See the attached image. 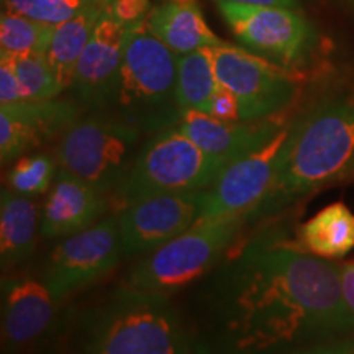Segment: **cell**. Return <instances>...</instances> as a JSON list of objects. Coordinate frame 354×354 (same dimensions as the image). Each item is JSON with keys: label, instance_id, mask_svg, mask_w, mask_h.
<instances>
[{"label": "cell", "instance_id": "obj_26", "mask_svg": "<svg viewBox=\"0 0 354 354\" xmlns=\"http://www.w3.org/2000/svg\"><path fill=\"white\" fill-rule=\"evenodd\" d=\"M109 3L110 0H2V8L57 26L87 8Z\"/></svg>", "mask_w": 354, "mask_h": 354}, {"label": "cell", "instance_id": "obj_25", "mask_svg": "<svg viewBox=\"0 0 354 354\" xmlns=\"http://www.w3.org/2000/svg\"><path fill=\"white\" fill-rule=\"evenodd\" d=\"M56 166V159L44 153L20 158V161H17V165L8 171V189L26 197L44 194L55 183Z\"/></svg>", "mask_w": 354, "mask_h": 354}, {"label": "cell", "instance_id": "obj_15", "mask_svg": "<svg viewBox=\"0 0 354 354\" xmlns=\"http://www.w3.org/2000/svg\"><path fill=\"white\" fill-rule=\"evenodd\" d=\"M59 304L43 281L2 279V348L8 354L33 349L46 338Z\"/></svg>", "mask_w": 354, "mask_h": 354}, {"label": "cell", "instance_id": "obj_1", "mask_svg": "<svg viewBox=\"0 0 354 354\" xmlns=\"http://www.w3.org/2000/svg\"><path fill=\"white\" fill-rule=\"evenodd\" d=\"M210 284L209 322L223 354H266L354 330L342 268L290 243L250 241Z\"/></svg>", "mask_w": 354, "mask_h": 354}, {"label": "cell", "instance_id": "obj_7", "mask_svg": "<svg viewBox=\"0 0 354 354\" xmlns=\"http://www.w3.org/2000/svg\"><path fill=\"white\" fill-rule=\"evenodd\" d=\"M248 221L246 215L202 220L136 264L127 284L171 294L214 269Z\"/></svg>", "mask_w": 354, "mask_h": 354}, {"label": "cell", "instance_id": "obj_3", "mask_svg": "<svg viewBox=\"0 0 354 354\" xmlns=\"http://www.w3.org/2000/svg\"><path fill=\"white\" fill-rule=\"evenodd\" d=\"M76 354H189V338L165 294L118 287L81 318Z\"/></svg>", "mask_w": 354, "mask_h": 354}, {"label": "cell", "instance_id": "obj_31", "mask_svg": "<svg viewBox=\"0 0 354 354\" xmlns=\"http://www.w3.org/2000/svg\"><path fill=\"white\" fill-rule=\"evenodd\" d=\"M342 287L344 300L354 313V263L344 264L342 268Z\"/></svg>", "mask_w": 354, "mask_h": 354}, {"label": "cell", "instance_id": "obj_5", "mask_svg": "<svg viewBox=\"0 0 354 354\" xmlns=\"http://www.w3.org/2000/svg\"><path fill=\"white\" fill-rule=\"evenodd\" d=\"M227 166L223 159L202 151L177 127L166 128L145 141L115 198L123 209L158 194L209 189Z\"/></svg>", "mask_w": 354, "mask_h": 354}, {"label": "cell", "instance_id": "obj_24", "mask_svg": "<svg viewBox=\"0 0 354 354\" xmlns=\"http://www.w3.org/2000/svg\"><path fill=\"white\" fill-rule=\"evenodd\" d=\"M0 59L10 64L24 87L26 100H50L64 92L50 61L43 53L0 55Z\"/></svg>", "mask_w": 354, "mask_h": 354}, {"label": "cell", "instance_id": "obj_22", "mask_svg": "<svg viewBox=\"0 0 354 354\" xmlns=\"http://www.w3.org/2000/svg\"><path fill=\"white\" fill-rule=\"evenodd\" d=\"M220 88L210 48L177 56V100L180 110H209L212 97Z\"/></svg>", "mask_w": 354, "mask_h": 354}, {"label": "cell", "instance_id": "obj_29", "mask_svg": "<svg viewBox=\"0 0 354 354\" xmlns=\"http://www.w3.org/2000/svg\"><path fill=\"white\" fill-rule=\"evenodd\" d=\"M26 100L25 91L7 61L0 59V105L19 104Z\"/></svg>", "mask_w": 354, "mask_h": 354}, {"label": "cell", "instance_id": "obj_4", "mask_svg": "<svg viewBox=\"0 0 354 354\" xmlns=\"http://www.w3.org/2000/svg\"><path fill=\"white\" fill-rule=\"evenodd\" d=\"M105 115L154 133L176 127L183 110L177 100V56L154 37L146 19L128 25L117 87Z\"/></svg>", "mask_w": 354, "mask_h": 354}, {"label": "cell", "instance_id": "obj_8", "mask_svg": "<svg viewBox=\"0 0 354 354\" xmlns=\"http://www.w3.org/2000/svg\"><path fill=\"white\" fill-rule=\"evenodd\" d=\"M220 15L243 48L297 74L315 55L320 35L300 10L216 2Z\"/></svg>", "mask_w": 354, "mask_h": 354}, {"label": "cell", "instance_id": "obj_17", "mask_svg": "<svg viewBox=\"0 0 354 354\" xmlns=\"http://www.w3.org/2000/svg\"><path fill=\"white\" fill-rule=\"evenodd\" d=\"M176 127L202 151L223 159L230 165L268 143L284 125L274 118L258 122H225L198 110H184Z\"/></svg>", "mask_w": 354, "mask_h": 354}, {"label": "cell", "instance_id": "obj_10", "mask_svg": "<svg viewBox=\"0 0 354 354\" xmlns=\"http://www.w3.org/2000/svg\"><path fill=\"white\" fill-rule=\"evenodd\" d=\"M118 215H109L55 246L44 268L43 282L57 304L109 274L120 259Z\"/></svg>", "mask_w": 354, "mask_h": 354}, {"label": "cell", "instance_id": "obj_11", "mask_svg": "<svg viewBox=\"0 0 354 354\" xmlns=\"http://www.w3.org/2000/svg\"><path fill=\"white\" fill-rule=\"evenodd\" d=\"M292 127H282L268 143L230 162L205 189L197 221L228 215H250L258 209L281 169Z\"/></svg>", "mask_w": 354, "mask_h": 354}, {"label": "cell", "instance_id": "obj_20", "mask_svg": "<svg viewBox=\"0 0 354 354\" xmlns=\"http://www.w3.org/2000/svg\"><path fill=\"white\" fill-rule=\"evenodd\" d=\"M107 7L109 6H97L87 8L55 28L44 56L50 61L63 91H68L73 86L79 59L94 33L97 21Z\"/></svg>", "mask_w": 354, "mask_h": 354}, {"label": "cell", "instance_id": "obj_27", "mask_svg": "<svg viewBox=\"0 0 354 354\" xmlns=\"http://www.w3.org/2000/svg\"><path fill=\"white\" fill-rule=\"evenodd\" d=\"M207 113L212 115V117L218 118V120L241 122L240 104H238L236 97L221 86L218 91L215 92V95L212 97Z\"/></svg>", "mask_w": 354, "mask_h": 354}, {"label": "cell", "instance_id": "obj_33", "mask_svg": "<svg viewBox=\"0 0 354 354\" xmlns=\"http://www.w3.org/2000/svg\"><path fill=\"white\" fill-rule=\"evenodd\" d=\"M351 2H354V0H351Z\"/></svg>", "mask_w": 354, "mask_h": 354}, {"label": "cell", "instance_id": "obj_32", "mask_svg": "<svg viewBox=\"0 0 354 354\" xmlns=\"http://www.w3.org/2000/svg\"><path fill=\"white\" fill-rule=\"evenodd\" d=\"M294 354H354V346L353 344H335V346H323V348H315L308 349V351L302 353H294Z\"/></svg>", "mask_w": 354, "mask_h": 354}, {"label": "cell", "instance_id": "obj_2", "mask_svg": "<svg viewBox=\"0 0 354 354\" xmlns=\"http://www.w3.org/2000/svg\"><path fill=\"white\" fill-rule=\"evenodd\" d=\"M348 174H354V94L325 102L290 128L274 185L250 218L274 214Z\"/></svg>", "mask_w": 354, "mask_h": 354}, {"label": "cell", "instance_id": "obj_6", "mask_svg": "<svg viewBox=\"0 0 354 354\" xmlns=\"http://www.w3.org/2000/svg\"><path fill=\"white\" fill-rule=\"evenodd\" d=\"M145 133L104 113L79 118L59 138L57 167L77 176L105 196L115 194L135 165Z\"/></svg>", "mask_w": 354, "mask_h": 354}, {"label": "cell", "instance_id": "obj_16", "mask_svg": "<svg viewBox=\"0 0 354 354\" xmlns=\"http://www.w3.org/2000/svg\"><path fill=\"white\" fill-rule=\"evenodd\" d=\"M107 197L77 176L59 169L43 205L39 234L63 240L92 227L107 212Z\"/></svg>", "mask_w": 354, "mask_h": 354}, {"label": "cell", "instance_id": "obj_12", "mask_svg": "<svg viewBox=\"0 0 354 354\" xmlns=\"http://www.w3.org/2000/svg\"><path fill=\"white\" fill-rule=\"evenodd\" d=\"M203 194L205 189L166 192L123 207L118 214L122 256L153 253L197 223Z\"/></svg>", "mask_w": 354, "mask_h": 354}, {"label": "cell", "instance_id": "obj_9", "mask_svg": "<svg viewBox=\"0 0 354 354\" xmlns=\"http://www.w3.org/2000/svg\"><path fill=\"white\" fill-rule=\"evenodd\" d=\"M220 86L236 97L241 122L274 118L294 102L297 74L279 68L246 48L221 43L210 48Z\"/></svg>", "mask_w": 354, "mask_h": 354}, {"label": "cell", "instance_id": "obj_19", "mask_svg": "<svg viewBox=\"0 0 354 354\" xmlns=\"http://www.w3.org/2000/svg\"><path fill=\"white\" fill-rule=\"evenodd\" d=\"M37 203L3 187L0 194V261L3 268L24 263L32 256L39 230Z\"/></svg>", "mask_w": 354, "mask_h": 354}, {"label": "cell", "instance_id": "obj_28", "mask_svg": "<svg viewBox=\"0 0 354 354\" xmlns=\"http://www.w3.org/2000/svg\"><path fill=\"white\" fill-rule=\"evenodd\" d=\"M109 8L123 25H131L148 17L151 10L149 0H110Z\"/></svg>", "mask_w": 354, "mask_h": 354}, {"label": "cell", "instance_id": "obj_21", "mask_svg": "<svg viewBox=\"0 0 354 354\" xmlns=\"http://www.w3.org/2000/svg\"><path fill=\"white\" fill-rule=\"evenodd\" d=\"M300 240L318 258H342L354 248V215L344 203H331L304 225Z\"/></svg>", "mask_w": 354, "mask_h": 354}, {"label": "cell", "instance_id": "obj_23", "mask_svg": "<svg viewBox=\"0 0 354 354\" xmlns=\"http://www.w3.org/2000/svg\"><path fill=\"white\" fill-rule=\"evenodd\" d=\"M56 26L2 8L0 15V55L46 53Z\"/></svg>", "mask_w": 354, "mask_h": 354}, {"label": "cell", "instance_id": "obj_13", "mask_svg": "<svg viewBox=\"0 0 354 354\" xmlns=\"http://www.w3.org/2000/svg\"><path fill=\"white\" fill-rule=\"evenodd\" d=\"M127 25L107 7L79 59L71 88L84 110L107 113L120 74Z\"/></svg>", "mask_w": 354, "mask_h": 354}, {"label": "cell", "instance_id": "obj_14", "mask_svg": "<svg viewBox=\"0 0 354 354\" xmlns=\"http://www.w3.org/2000/svg\"><path fill=\"white\" fill-rule=\"evenodd\" d=\"M82 107L76 99L24 100L0 105V159L2 165L15 161L30 149L56 136H63L81 118Z\"/></svg>", "mask_w": 354, "mask_h": 354}, {"label": "cell", "instance_id": "obj_30", "mask_svg": "<svg viewBox=\"0 0 354 354\" xmlns=\"http://www.w3.org/2000/svg\"><path fill=\"white\" fill-rule=\"evenodd\" d=\"M215 2L243 3V6H261V7H284L292 10H300L302 0H215Z\"/></svg>", "mask_w": 354, "mask_h": 354}, {"label": "cell", "instance_id": "obj_18", "mask_svg": "<svg viewBox=\"0 0 354 354\" xmlns=\"http://www.w3.org/2000/svg\"><path fill=\"white\" fill-rule=\"evenodd\" d=\"M146 24L176 56L223 41L212 32L197 0H167L149 10Z\"/></svg>", "mask_w": 354, "mask_h": 354}]
</instances>
